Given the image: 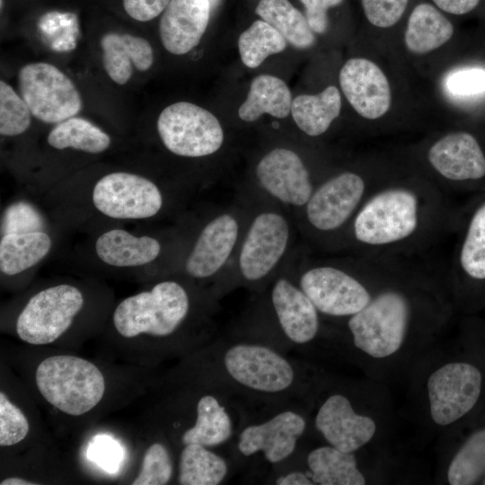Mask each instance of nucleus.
I'll return each mask as SVG.
<instances>
[{
    "label": "nucleus",
    "mask_w": 485,
    "mask_h": 485,
    "mask_svg": "<svg viewBox=\"0 0 485 485\" xmlns=\"http://www.w3.org/2000/svg\"><path fill=\"white\" fill-rule=\"evenodd\" d=\"M189 361L194 385L216 390L234 402L241 399L265 408L298 406L309 411L330 378L319 367L249 338L210 343Z\"/></svg>",
    "instance_id": "1"
},
{
    "label": "nucleus",
    "mask_w": 485,
    "mask_h": 485,
    "mask_svg": "<svg viewBox=\"0 0 485 485\" xmlns=\"http://www.w3.org/2000/svg\"><path fill=\"white\" fill-rule=\"evenodd\" d=\"M416 295L401 286L374 290L370 302L346 318L345 331L333 339V348L381 383L408 375L441 331L438 322L423 320Z\"/></svg>",
    "instance_id": "2"
},
{
    "label": "nucleus",
    "mask_w": 485,
    "mask_h": 485,
    "mask_svg": "<svg viewBox=\"0 0 485 485\" xmlns=\"http://www.w3.org/2000/svg\"><path fill=\"white\" fill-rule=\"evenodd\" d=\"M384 384L336 381L331 377L316 393L309 424L330 445L358 453L381 438L390 419Z\"/></svg>",
    "instance_id": "3"
},
{
    "label": "nucleus",
    "mask_w": 485,
    "mask_h": 485,
    "mask_svg": "<svg viewBox=\"0 0 485 485\" xmlns=\"http://www.w3.org/2000/svg\"><path fill=\"white\" fill-rule=\"evenodd\" d=\"M409 375L412 376L422 418L444 433L467 416L481 396V369L450 357L438 341L422 355Z\"/></svg>",
    "instance_id": "4"
},
{
    "label": "nucleus",
    "mask_w": 485,
    "mask_h": 485,
    "mask_svg": "<svg viewBox=\"0 0 485 485\" xmlns=\"http://www.w3.org/2000/svg\"><path fill=\"white\" fill-rule=\"evenodd\" d=\"M191 309L187 290L173 280L161 281L150 289L123 299L114 310L112 323L122 339L148 338L160 348H176L172 340Z\"/></svg>",
    "instance_id": "5"
},
{
    "label": "nucleus",
    "mask_w": 485,
    "mask_h": 485,
    "mask_svg": "<svg viewBox=\"0 0 485 485\" xmlns=\"http://www.w3.org/2000/svg\"><path fill=\"white\" fill-rule=\"evenodd\" d=\"M34 381L49 405L72 417L93 410L102 401L107 389L106 377L97 365L66 354L41 360L36 366Z\"/></svg>",
    "instance_id": "6"
},
{
    "label": "nucleus",
    "mask_w": 485,
    "mask_h": 485,
    "mask_svg": "<svg viewBox=\"0 0 485 485\" xmlns=\"http://www.w3.org/2000/svg\"><path fill=\"white\" fill-rule=\"evenodd\" d=\"M420 222L417 192L401 185L390 186L372 195L353 221L356 240L368 246H385L413 235Z\"/></svg>",
    "instance_id": "7"
},
{
    "label": "nucleus",
    "mask_w": 485,
    "mask_h": 485,
    "mask_svg": "<svg viewBox=\"0 0 485 485\" xmlns=\"http://www.w3.org/2000/svg\"><path fill=\"white\" fill-rule=\"evenodd\" d=\"M308 410L298 406L274 408L262 420H243L235 437L236 452L243 458L260 456L271 465H282L296 454L309 427Z\"/></svg>",
    "instance_id": "8"
},
{
    "label": "nucleus",
    "mask_w": 485,
    "mask_h": 485,
    "mask_svg": "<svg viewBox=\"0 0 485 485\" xmlns=\"http://www.w3.org/2000/svg\"><path fill=\"white\" fill-rule=\"evenodd\" d=\"M84 304V295L75 286L60 284L42 289L20 312L16 334L30 345L53 344L68 331Z\"/></svg>",
    "instance_id": "9"
},
{
    "label": "nucleus",
    "mask_w": 485,
    "mask_h": 485,
    "mask_svg": "<svg viewBox=\"0 0 485 485\" xmlns=\"http://www.w3.org/2000/svg\"><path fill=\"white\" fill-rule=\"evenodd\" d=\"M157 131L169 151L185 157L212 154L224 141L218 119L210 111L187 101L163 110L157 119Z\"/></svg>",
    "instance_id": "10"
},
{
    "label": "nucleus",
    "mask_w": 485,
    "mask_h": 485,
    "mask_svg": "<svg viewBox=\"0 0 485 485\" xmlns=\"http://www.w3.org/2000/svg\"><path fill=\"white\" fill-rule=\"evenodd\" d=\"M18 84L22 98L40 121L61 122L75 117L82 109V99L74 83L51 64L25 65L19 71Z\"/></svg>",
    "instance_id": "11"
},
{
    "label": "nucleus",
    "mask_w": 485,
    "mask_h": 485,
    "mask_svg": "<svg viewBox=\"0 0 485 485\" xmlns=\"http://www.w3.org/2000/svg\"><path fill=\"white\" fill-rule=\"evenodd\" d=\"M298 286L319 313L332 318H348L371 300L374 289L350 273L332 266L304 271Z\"/></svg>",
    "instance_id": "12"
},
{
    "label": "nucleus",
    "mask_w": 485,
    "mask_h": 485,
    "mask_svg": "<svg viewBox=\"0 0 485 485\" xmlns=\"http://www.w3.org/2000/svg\"><path fill=\"white\" fill-rule=\"evenodd\" d=\"M93 203L103 215L116 219H145L155 216L163 196L150 180L129 172H111L94 185Z\"/></svg>",
    "instance_id": "13"
},
{
    "label": "nucleus",
    "mask_w": 485,
    "mask_h": 485,
    "mask_svg": "<svg viewBox=\"0 0 485 485\" xmlns=\"http://www.w3.org/2000/svg\"><path fill=\"white\" fill-rule=\"evenodd\" d=\"M427 160L450 182L485 188V139L475 132L458 129L445 133L429 146Z\"/></svg>",
    "instance_id": "14"
},
{
    "label": "nucleus",
    "mask_w": 485,
    "mask_h": 485,
    "mask_svg": "<svg viewBox=\"0 0 485 485\" xmlns=\"http://www.w3.org/2000/svg\"><path fill=\"white\" fill-rule=\"evenodd\" d=\"M339 83L350 106L365 119H381L392 107L390 79L373 59L365 57L348 59L340 70Z\"/></svg>",
    "instance_id": "15"
},
{
    "label": "nucleus",
    "mask_w": 485,
    "mask_h": 485,
    "mask_svg": "<svg viewBox=\"0 0 485 485\" xmlns=\"http://www.w3.org/2000/svg\"><path fill=\"white\" fill-rule=\"evenodd\" d=\"M271 306L285 347L307 349L322 335L320 313L299 286L281 278L270 292Z\"/></svg>",
    "instance_id": "16"
},
{
    "label": "nucleus",
    "mask_w": 485,
    "mask_h": 485,
    "mask_svg": "<svg viewBox=\"0 0 485 485\" xmlns=\"http://www.w3.org/2000/svg\"><path fill=\"white\" fill-rule=\"evenodd\" d=\"M194 403L190 425L178 435L180 447L198 444L207 447H220L236 435V415H242L240 407L224 393L200 385Z\"/></svg>",
    "instance_id": "17"
},
{
    "label": "nucleus",
    "mask_w": 485,
    "mask_h": 485,
    "mask_svg": "<svg viewBox=\"0 0 485 485\" xmlns=\"http://www.w3.org/2000/svg\"><path fill=\"white\" fill-rule=\"evenodd\" d=\"M289 240L287 219L263 212L252 221L242 242L239 269L242 278L255 282L267 277L284 255Z\"/></svg>",
    "instance_id": "18"
},
{
    "label": "nucleus",
    "mask_w": 485,
    "mask_h": 485,
    "mask_svg": "<svg viewBox=\"0 0 485 485\" xmlns=\"http://www.w3.org/2000/svg\"><path fill=\"white\" fill-rule=\"evenodd\" d=\"M366 188L364 178L354 172L329 179L313 191L305 204L308 222L323 232L340 228L358 207Z\"/></svg>",
    "instance_id": "19"
},
{
    "label": "nucleus",
    "mask_w": 485,
    "mask_h": 485,
    "mask_svg": "<svg viewBox=\"0 0 485 485\" xmlns=\"http://www.w3.org/2000/svg\"><path fill=\"white\" fill-rule=\"evenodd\" d=\"M260 186L283 203L304 206L313 190L308 170L297 154L275 148L264 155L256 167Z\"/></svg>",
    "instance_id": "20"
},
{
    "label": "nucleus",
    "mask_w": 485,
    "mask_h": 485,
    "mask_svg": "<svg viewBox=\"0 0 485 485\" xmlns=\"http://www.w3.org/2000/svg\"><path fill=\"white\" fill-rule=\"evenodd\" d=\"M210 0H170L159 23L166 50L183 55L200 41L209 21Z\"/></svg>",
    "instance_id": "21"
},
{
    "label": "nucleus",
    "mask_w": 485,
    "mask_h": 485,
    "mask_svg": "<svg viewBox=\"0 0 485 485\" xmlns=\"http://www.w3.org/2000/svg\"><path fill=\"white\" fill-rule=\"evenodd\" d=\"M452 18L428 0H415L401 25L406 51L423 57L443 48L455 34Z\"/></svg>",
    "instance_id": "22"
},
{
    "label": "nucleus",
    "mask_w": 485,
    "mask_h": 485,
    "mask_svg": "<svg viewBox=\"0 0 485 485\" xmlns=\"http://www.w3.org/2000/svg\"><path fill=\"white\" fill-rule=\"evenodd\" d=\"M239 226L229 215H219L201 231L189 255L185 269L195 278H207L225 265L236 243Z\"/></svg>",
    "instance_id": "23"
},
{
    "label": "nucleus",
    "mask_w": 485,
    "mask_h": 485,
    "mask_svg": "<svg viewBox=\"0 0 485 485\" xmlns=\"http://www.w3.org/2000/svg\"><path fill=\"white\" fill-rule=\"evenodd\" d=\"M456 269L463 288L485 289V188L466 213L457 250Z\"/></svg>",
    "instance_id": "24"
},
{
    "label": "nucleus",
    "mask_w": 485,
    "mask_h": 485,
    "mask_svg": "<svg viewBox=\"0 0 485 485\" xmlns=\"http://www.w3.org/2000/svg\"><path fill=\"white\" fill-rule=\"evenodd\" d=\"M299 468L310 485H365L369 479L357 453L343 452L324 444L311 449Z\"/></svg>",
    "instance_id": "25"
},
{
    "label": "nucleus",
    "mask_w": 485,
    "mask_h": 485,
    "mask_svg": "<svg viewBox=\"0 0 485 485\" xmlns=\"http://www.w3.org/2000/svg\"><path fill=\"white\" fill-rule=\"evenodd\" d=\"M102 61L108 75L125 84L132 75V64L139 71L148 70L154 62L150 43L144 38L109 32L101 40Z\"/></svg>",
    "instance_id": "26"
},
{
    "label": "nucleus",
    "mask_w": 485,
    "mask_h": 485,
    "mask_svg": "<svg viewBox=\"0 0 485 485\" xmlns=\"http://www.w3.org/2000/svg\"><path fill=\"white\" fill-rule=\"evenodd\" d=\"M98 257L113 267H137L152 262L160 251V242L150 236H135L122 229H112L95 242Z\"/></svg>",
    "instance_id": "27"
},
{
    "label": "nucleus",
    "mask_w": 485,
    "mask_h": 485,
    "mask_svg": "<svg viewBox=\"0 0 485 485\" xmlns=\"http://www.w3.org/2000/svg\"><path fill=\"white\" fill-rule=\"evenodd\" d=\"M440 481L472 485L485 477V428L471 433L452 453L443 457Z\"/></svg>",
    "instance_id": "28"
},
{
    "label": "nucleus",
    "mask_w": 485,
    "mask_h": 485,
    "mask_svg": "<svg viewBox=\"0 0 485 485\" xmlns=\"http://www.w3.org/2000/svg\"><path fill=\"white\" fill-rule=\"evenodd\" d=\"M340 91L329 85L316 94H301L292 101L291 113L296 126L310 137L325 133L341 111Z\"/></svg>",
    "instance_id": "29"
},
{
    "label": "nucleus",
    "mask_w": 485,
    "mask_h": 485,
    "mask_svg": "<svg viewBox=\"0 0 485 485\" xmlns=\"http://www.w3.org/2000/svg\"><path fill=\"white\" fill-rule=\"evenodd\" d=\"M291 92L287 84L276 76L260 75L251 81L238 115L246 122L255 121L265 113L284 119L291 112Z\"/></svg>",
    "instance_id": "30"
},
{
    "label": "nucleus",
    "mask_w": 485,
    "mask_h": 485,
    "mask_svg": "<svg viewBox=\"0 0 485 485\" xmlns=\"http://www.w3.org/2000/svg\"><path fill=\"white\" fill-rule=\"evenodd\" d=\"M177 466V483L181 485H219L230 469L222 454L198 444L181 447Z\"/></svg>",
    "instance_id": "31"
},
{
    "label": "nucleus",
    "mask_w": 485,
    "mask_h": 485,
    "mask_svg": "<svg viewBox=\"0 0 485 485\" xmlns=\"http://www.w3.org/2000/svg\"><path fill=\"white\" fill-rule=\"evenodd\" d=\"M51 239L43 231L3 235L0 242V269L14 276L40 261L51 248Z\"/></svg>",
    "instance_id": "32"
},
{
    "label": "nucleus",
    "mask_w": 485,
    "mask_h": 485,
    "mask_svg": "<svg viewBox=\"0 0 485 485\" xmlns=\"http://www.w3.org/2000/svg\"><path fill=\"white\" fill-rule=\"evenodd\" d=\"M255 11L294 47L308 48L315 43L305 16L288 0H260Z\"/></svg>",
    "instance_id": "33"
},
{
    "label": "nucleus",
    "mask_w": 485,
    "mask_h": 485,
    "mask_svg": "<svg viewBox=\"0 0 485 485\" xmlns=\"http://www.w3.org/2000/svg\"><path fill=\"white\" fill-rule=\"evenodd\" d=\"M48 143L56 149L74 148L98 154L110 145V137L91 121L72 117L59 122L48 134Z\"/></svg>",
    "instance_id": "34"
},
{
    "label": "nucleus",
    "mask_w": 485,
    "mask_h": 485,
    "mask_svg": "<svg viewBox=\"0 0 485 485\" xmlns=\"http://www.w3.org/2000/svg\"><path fill=\"white\" fill-rule=\"evenodd\" d=\"M287 40L265 21L254 22L239 37L238 48L242 63L258 67L269 56L283 51Z\"/></svg>",
    "instance_id": "35"
},
{
    "label": "nucleus",
    "mask_w": 485,
    "mask_h": 485,
    "mask_svg": "<svg viewBox=\"0 0 485 485\" xmlns=\"http://www.w3.org/2000/svg\"><path fill=\"white\" fill-rule=\"evenodd\" d=\"M175 467L170 446L163 441L151 443L144 452L133 485H165L171 483Z\"/></svg>",
    "instance_id": "36"
},
{
    "label": "nucleus",
    "mask_w": 485,
    "mask_h": 485,
    "mask_svg": "<svg viewBox=\"0 0 485 485\" xmlns=\"http://www.w3.org/2000/svg\"><path fill=\"white\" fill-rule=\"evenodd\" d=\"M31 110L22 96L4 81H0V134L18 136L31 125Z\"/></svg>",
    "instance_id": "37"
},
{
    "label": "nucleus",
    "mask_w": 485,
    "mask_h": 485,
    "mask_svg": "<svg viewBox=\"0 0 485 485\" xmlns=\"http://www.w3.org/2000/svg\"><path fill=\"white\" fill-rule=\"evenodd\" d=\"M415 0H360L364 18L375 31L401 27Z\"/></svg>",
    "instance_id": "38"
},
{
    "label": "nucleus",
    "mask_w": 485,
    "mask_h": 485,
    "mask_svg": "<svg viewBox=\"0 0 485 485\" xmlns=\"http://www.w3.org/2000/svg\"><path fill=\"white\" fill-rule=\"evenodd\" d=\"M30 433V422L24 412L1 390L0 445L9 447L20 444Z\"/></svg>",
    "instance_id": "39"
},
{
    "label": "nucleus",
    "mask_w": 485,
    "mask_h": 485,
    "mask_svg": "<svg viewBox=\"0 0 485 485\" xmlns=\"http://www.w3.org/2000/svg\"><path fill=\"white\" fill-rule=\"evenodd\" d=\"M44 219L40 212L31 204L17 201L11 204L4 212L2 234H27L42 231Z\"/></svg>",
    "instance_id": "40"
},
{
    "label": "nucleus",
    "mask_w": 485,
    "mask_h": 485,
    "mask_svg": "<svg viewBox=\"0 0 485 485\" xmlns=\"http://www.w3.org/2000/svg\"><path fill=\"white\" fill-rule=\"evenodd\" d=\"M445 87L451 95L456 97L479 96L485 92V69L461 68L447 77Z\"/></svg>",
    "instance_id": "41"
},
{
    "label": "nucleus",
    "mask_w": 485,
    "mask_h": 485,
    "mask_svg": "<svg viewBox=\"0 0 485 485\" xmlns=\"http://www.w3.org/2000/svg\"><path fill=\"white\" fill-rule=\"evenodd\" d=\"M305 8V18L314 33H325L330 25L329 12L345 0H300Z\"/></svg>",
    "instance_id": "42"
},
{
    "label": "nucleus",
    "mask_w": 485,
    "mask_h": 485,
    "mask_svg": "<svg viewBox=\"0 0 485 485\" xmlns=\"http://www.w3.org/2000/svg\"><path fill=\"white\" fill-rule=\"evenodd\" d=\"M170 0H123L126 13L134 20L147 22L164 11Z\"/></svg>",
    "instance_id": "43"
},
{
    "label": "nucleus",
    "mask_w": 485,
    "mask_h": 485,
    "mask_svg": "<svg viewBox=\"0 0 485 485\" xmlns=\"http://www.w3.org/2000/svg\"><path fill=\"white\" fill-rule=\"evenodd\" d=\"M451 17L485 14V0H428Z\"/></svg>",
    "instance_id": "44"
},
{
    "label": "nucleus",
    "mask_w": 485,
    "mask_h": 485,
    "mask_svg": "<svg viewBox=\"0 0 485 485\" xmlns=\"http://www.w3.org/2000/svg\"><path fill=\"white\" fill-rule=\"evenodd\" d=\"M1 485H35L39 482L21 477H7L0 481Z\"/></svg>",
    "instance_id": "45"
},
{
    "label": "nucleus",
    "mask_w": 485,
    "mask_h": 485,
    "mask_svg": "<svg viewBox=\"0 0 485 485\" xmlns=\"http://www.w3.org/2000/svg\"><path fill=\"white\" fill-rule=\"evenodd\" d=\"M219 3V0H210L211 7H216Z\"/></svg>",
    "instance_id": "46"
},
{
    "label": "nucleus",
    "mask_w": 485,
    "mask_h": 485,
    "mask_svg": "<svg viewBox=\"0 0 485 485\" xmlns=\"http://www.w3.org/2000/svg\"><path fill=\"white\" fill-rule=\"evenodd\" d=\"M482 484L485 485V477H484L483 480H482Z\"/></svg>",
    "instance_id": "47"
},
{
    "label": "nucleus",
    "mask_w": 485,
    "mask_h": 485,
    "mask_svg": "<svg viewBox=\"0 0 485 485\" xmlns=\"http://www.w3.org/2000/svg\"><path fill=\"white\" fill-rule=\"evenodd\" d=\"M3 8V0H1V9Z\"/></svg>",
    "instance_id": "48"
}]
</instances>
